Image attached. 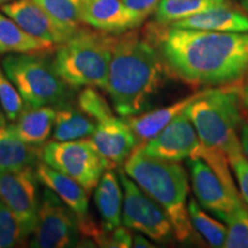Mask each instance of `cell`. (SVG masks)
I'll return each mask as SVG.
<instances>
[{"label": "cell", "instance_id": "obj_1", "mask_svg": "<svg viewBox=\"0 0 248 248\" xmlns=\"http://www.w3.org/2000/svg\"><path fill=\"white\" fill-rule=\"evenodd\" d=\"M150 32L166 67L187 84H233L248 73V32L182 29L159 23Z\"/></svg>", "mask_w": 248, "mask_h": 248}, {"label": "cell", "instance_id": "obj_2", "mask_svg": "<svg viewBox=\"0 0 248 248\" xmlns=\"http://www.w3.org/2000/svg\"><path fill=\"white\" fill-rule=\"evenodd\" d=\"M166 64L150 38L136 32L114 37L106 91L122 117L138 115L150 107L163 83Z\"/></svg>", "mask_w": 248, "mask_h": 248}, {"label": "cell", "instance_id": "obj_3", "mask_svg": "<svg viewBox=\"0 0 248 248\" xmlns=\"http://www.w3.org/2000/svg\"><path fill=\"white\" fill-rule=\"evenodd\" d=\"M124 172L162 207L171 222L176 239H190L193 226L186 203L188 181L184 167L179 162L150 156L137 145L124 162Z\"/></svg>", "mask_w": 248, "mask_h": 248}, {"label": "cell", "instance_id": "obj_4", "mask_svg": "<svg viewBox=\"0 0 248 248\" xmlns=\"http://www.w3.org/2000/svg\"><path fill=\"white\" fill-rule=\"evenodd\" d=\"M113 38L102 31L79 29L57 48L52 60L55 71L74 89L106 90Z\"/></svg>", "mask_w": 248, "mask_h": 248}, {"label": "cell", "instance_id": "obj_5", "mask_svg": "<svg viewBox=\"0 0 248 248\" xmlns=\"http://www.w3.org/2000/svg\"><path fill=\"white\" fill-rule=\"evenodd\" d=\"M240 102L234 84L230 88H212L206 95L185 109L201 142L206 147L222 152L226 159L241 145L238 129L241 122Z\"/></svg>", "mask_w": 248, "mask_h": 248}, {"label": "cell", "instance_id": "obj_6", "mask_svg": "<svg viewBox=\"0 0 248 248\" xmlns=\"http://www.w3.org/2000/svg\"><path fill=\"white\" fill-rule=\"evenodd\" d=\"M5 74L27 106H69L73 90L58 75L48 58L39 53L8 54L1 61Z\"/></svg>", "mask_w": 248, "mask_h": 248}, {"label": "cell", "instance_id": "obj_7", "mask_svg": "<svg viewBox=\"0 0 248 248\" xmlns=\"http://www.w3.org/2000/svg\"><path fill=\"white\" fill-rule=\"evenodd\" d=\"M40 159L52 168L78 182L91 192L98 185L107 164L90 139L51 141L40 150Z\"/></svg>", "mask_w": 248, "mask_h": 248}, {"label": "cell", "instance_id": "obj_8", "mask_svg": "<svg viewBox=\"0 0 248 248\" xmlns=\"http://www.w3.org/2000/svg\"><path fill=\"white\" fill-rule=\"evenodd\" d=\"M80 231L78 217L46 187L40 194L36 224L30 247L68 248L77 246Z\"/></svg>", "mask_w": 248, "mask_h": 248}, {"label": "cell", "instance_id": "obj_9", "mask_svg": "<svg viewBox=\"0 0 248 248\" xmlns=\"http://www.w3.org/2000/svg\"><path fill=\"white\" fill-rule=\"evenodd\" d=\"M123 190L122 223L125 228L164 243L173 235L171 222L162 207L145 193L125 172H119Z\"/></svg>", "mask_w": 248, "mask_h": 248}, {"label": "cell", "instance_id": "obj_10", "mask_svg": "<svg viewBox=\"0 0 248 248\" xmlns=\"http://www.w3.org/2000/svg\"><path fill=\"white\" fill-rule=\"evenodd\" d=\"M186 161L198 202L203 209L226 223L234 210L244 203L231 173L215 171L201 157H192Z\"/></svg>", "mask_w": 248, "mask_h": 248}, {"label": "cell", "instance_id": "obj_11", "mask_svg": "<svg viewBox=\"0 0 248 248\" xmlns=\"http://www.w3.org/2000/svg\"><path fill=\"white\" fill-rule=\"evenodd\" d=\"M35 168L0 171V200L18 219L24 238L32 233L39 209V181Z\"/></svg>", "mask_w": 248, "mask_h": 248}, {"label": "cell", "instance_id": "obj_12", "mask_svg": "<svg viewBox=\"0 0 248 248\" xmlns=\"http://www.w3.org/2000/svg\"><path fill=\"white\" fill-rule=\"evenodd\" d=\"M139 146L150 156L179 162L198 157L202 142L184 111L161 130L154 138Z\"/></svg>", "mask_w": 248, "mask_h": 248}, {"label": "cell", "instance_id": "obj_13", "mask_svg": "<svg viewBox=\"0 0 248 248\" xmlns=\"http://www.w3.org/2000/svg\"><path fill=\"white\" fill-rule=\"evenodd\" d=\"M91 136L90 141L106 162L108 169L122 166L138 145L128 123L115 115L98 122Z\"/></svg>", "mask_w": 248, "mask_h": 248}, {"label": "cell", "instance_id": "obj_14", "mask_svg": "<svg viewBox=\"0 0 248 248\" xmlns=\"http://www.w3.org/2000/svg\"><path fill=\"white\" fill-rule=\"evenodd\" d=\"M1 9L27 33L51 45H60L75 35L59 27L32 0H14Z\"/></svg>", "mask_w": 248, "mask_h": 248}, {"label": "cell", "instance_id": "obj_15", "mask_svg": "<svg viewBox=\"0 0 248 248\" xmlns=\"http://www.w3.org/2000/svg\"><path fill=\"white\" fill-rule=\"evenodd\" d=\"M80 20L106 33H123L140 26L122 0H79Z\"/></svg>", "mask_w": 248, "mask_h": 248}, {"label": "cell", "instance_id": "obj_16", "mask_svg": "<svg viewBox=\"0 0 248 248\" xmlns=\"http://www.w3.org/2000/svg\"><path fill=\"white\" fill-rule=\"evenodd\" d=\"M210 89L212 88L194 92L193 94L173 102L169 106L156 108V109L146 111V113H140L138 115L123 117V119L128 123L132 132L135 133L137 140L140 141V144H145V142L151 140L152 138H154L171 121L184 113L186 108L190 106L191 104H193L195 100L206 95Z\"/></svg>", "mask_w": 248, "mask_h": 248}, {"label": "cell", "instance_id": "obj_17", "mask_svg": "<svg viewBox=\"0 0 248 248\" xmlns=\"http://www.w3.org/2000/svg\"><path fill=\"white\" fill-rule=\"evenodd\" d=\"M35 171L38 181L54 192L59 199L75 213L78 221L89 216V192L78 182L44 162H38Z\"/></svg>", "mask_w": 248, "mask_h": 248}, {"label": "cell", "instance_id": "obj_18", "mask_svg": "<svg viewBox=\"0 0 248 248\" xmlns=\"http://www.w3.org/2000/svg\"><path fill=\"white\" fill-rule=\"evenodd\" d=\"M167 26L219 32H248V16L230 4L207 9Z\"/></svg>", "mask_w": 248, "mask_h": 248}, {"label": "cell", "instance_id": "obj_19", "mask_svg": "<svg viewBox=\"0 0 248 248\" xmlns=\"http://www.w3.org/2000/svg\"><path fill=\"white\" fill-rule=\"evenodd\" d=\"M57 109L51 106H24L12 129L24 142L31 146H42L47 140L54 128Z\"/></svg>", "mask_w": 248, "mask_h": 248}, {"label": "cell", "instance_id": "obj_20", "mask_svg": "<svg viewBox=\"0 0 248 248\" xmlns=\"http://www.w3.org/2000/svg\"><path fill=\"white\" fill-rule=\"evenodd\" d=\"M120 179L113 169H107L95 186L94 201L101 217V226L109 232L122 222L123 190Z\"/></svg>", "mask_w": 248, "mask_h": 248}, {"label": "cell", "instance_id": "obj_21", "mask_svg": "<svg viewBox=\"0 0 248 248\" xmlns=\"http://www.w3.org/2000/svg\"><path fill=\"white\" fill-rule=\"evenodd\" d=\"M40 151L24 142L7 123L0 125V171L35 168Z\"/></svg>", "mask_w": 248, "mask_h": 248}, {"label": "cell", "instance_id": "obj_22", "mask_svg": "<svg viewBox=\"0 0 248 248\" xmlns=\"http://www.w3.org/2000/svg\"><path fill=\"white\" fill-rule=\"evenodd\" d=\"M53 46L30 36L11 17L0 14V54L42 53Z\"/></svg>", "mask_w": 248, "mask_h": 248}, {"label": "cell", "instance_id": "obj_23", "mask_svg": "<svg viewBox=\"0 0 248 248\" xmlns=\"http://www.w3.org/2000/svg\"><path fill=\"white\" fill-rule=\"evenodd\" d=\"M95 123L79 108L64 106L57 109L54 121L53 139L57 141L78 140L91 136L94 131Z\"/></svg>", "mask_w": 248, "mask_h": 248}, {"label": "cell", "instance_id": "obj_24", "mask_svg": "<svg viewBox=\"0 0 248 248\" xmlns=\"http://www.w3.org/2000/svg\"><path fill=\"white\" fill-rule=\"evenodd\" d=\"M230 5L229 0H160L155 11L156 23L170 24L207 9Z\"/></svg>", "mask_w": 248, "mask_h": 248}, {"label": "cell", "instance_id": "obj_25", "mask_svg": "<svg viewBox=\"0 0 248 248\" xmlns=\"http://www.w3.org/2000/svg\"><path fill=\"white\" fill-rule=\"evenodd\" d=\"M59 27L76 33L80 28L79 0H32Z\"/></svg>", "mask_w": 248, "mask_h": 248}, {"label": "cell", "instance_id": "obj_26", "mask_svg": "<svg viewBox=\"0 0 248 248\" xmlns=\"http://www.w3.org/2000/svg\"><path fill=\"white\" fill-rule=\"evenodd\" d=\"M187 210L192 226L202 235L210 246L217 248L224 246L228 232V228L224 224L216 221L201 209L199 202L195 199L188 200Z\"/></svg>", "mask_w": 248, "mask_h": 248}, {"label": "cell", "instance_id": "obj_27", "mask_svg": "<svg viewBox=\"0 0 248 248\" xmlns=\"http://www.w3.org/2000/svg\"><path fill=\"white\" fill-rule=\"evenodd\" d=\"M228 224L225 248H248V209L245 203L232 214Z\"/></svg>", "mask_w": 248, "mask_h": 248}, {"label": "cell", "instance_id": "obj_28", "mask_svg": "<svg viewBox=\"0 0 248 248\" xmlns=\"http://www.w3.org/2000/svg\"><path fill=\"white\" fill-rule=\"evenodd\" d=\"M78 108L89 115L95 123L114 116L111 107L106 99L92 86L85 88L78 95Z\"/></svg>", "mask_w": 248, "mask_h": 248}, {"label": "cell", "instance_id": "obj_29", "mask_svg": "<svg viewBox=\"0 0 248 248\" xmlns=\"http://www.w3.org/2000/svg\"><path fill=\"white\" fill-rule=\"evenodd\" d=\"M0 106L4 110L6 119L14 122L24 108V101L20 92L11 82L0 67Z\"/></svg>", "mask_w": 248, "mask_h": 248}, {"label": "cell", "instance_id": "obj_30", "mask_svg": "<svg viewBox=\"0 0 248 248\" xmlns=\"http://www.w3.org/2000/svg\"><path fill=\"white\" fill-rule=\"evenodd\" d=\"M24 239L18 219L0 200V248L15 247Z\"/></svg>", "mask_w": 248, "mask_h": 248}, {"label": "cell", "instance_id": "obj_31", "mask_svg": "<svg viewBox=\"0 0 248 248\" xmlns=\"http://www.w3.org/2000/svg\"><path fill=\"white\" fill-rule=\"evenodd\" d=\"M229 163L233 169L234 176L239 183V193L248 206V159L243 151L228 157Z\"/></svg>", "mask_w": 248, "mask_h": 248}, {"label": "cell", "instance_id": "obj_32", "mask_svg": "<svg viewBox=\"0 0 248 248\" xmlns=\"http://www.w3.org/2000/svg\"><path fill=\"white\" fill-rule=\"evenodd\" d=\"M122 2L139 22L142 23L151 14L155 13L160 0H122Z\"/></svg>", "mask_w": 248, "mask_h": 248}, {"label": "cell", "instance_id": "obj_33", "mask_svg": "<svg viewBox=\"0 0 248 248\" xmlns=\"http://www.w3.org/2000/svg\"><path fill=\"white\" fill-rule=\"evenodd\" d=\"M132 237L128 228H122L117 226L113 231L108 232L106 247H120V248H128L132 247Z\"/></svg>", "mask_w": 248, "mask_h": 248}, {"label": "cell", "instance_id": "obj_34", "mask_svg": "<svg viewBox=\"0 0 248 248\" xmlns=\"http://www.w3.org/2000/svg\"><path fill=\"white\" fill-rule=\"evenodd\" d=\"M234 88H235V90H237L240 106L245 108V109H248V82L240 86L234 84Z\"/></svg>", "mask_w": 248, "mask_h": 248}, {"label": "cell", "instance_id": "obj_35", "mask_svg": "<svg viewBox=\"0 0 248 248\" xmlns=\"http://www.w3.org/2000/svg\"><path fill=\"white\" fill-rule=\"evenodd\" d=\"M240 145L243 153L248 159V122L240 125Z\"/></svg>", "mask_w": 248, "mask_h": 248}, {"label": "cell", "instance_id": "obj_36", "mask_svg": "<svg viewBox=\"0 0 248 248\" xmlns=\"http://www.w3.org/2000/svg\"><path fill=\"white\" fill-rule=\"evenodd\" d=\"M132 247H154L142 234H136L132 237Z\"/></svg>", "mask_w": 248, "mask_h": 248}, {"label": "cell", "instance_id": "obj_37", "mask_svg": "<svg viewBox=\"0 0 248 248\" xmlns=\"http://www.w3.org/2000/svg\"><path fill=\"white\" fill-rule=\"evenodd\" d=\"M241 5L248 12V0H241Z\"/></svg>", "mask_w": 248, "mask_h": 248}, {"label": "cell", "instance_id": "obj_38", "mask_svg": "<svg viewBox=\"0 0 248 248\" xmlns=\"http://www.w3.org/2000/svg\"><path fill=\"white\" fill-rule=\"evenodd\" d=\"M12 1H14V0H0V6L8 4V2H12Z\"/></svg>", "mask_w": 248, "mask_h": 248}]
</instances>
